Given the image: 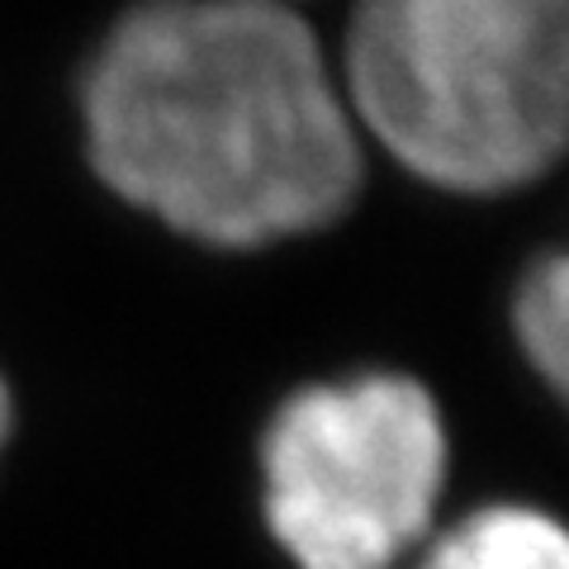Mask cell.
Masks as SVG:
<instances>
[{
    "label": "cell",
    "instance_id": "cell-1",
    "mask_svg": "<svg viewBox=\"0 0 569 569\" xmlns=\"http://www.w3.org/2000/svg\"><path fill=\"white\" fill-rule=\"evenodd\" d=\"M86 157L123 204L223 252L332 228L366 138L290 0H138L81 81Z\"/></svg>",
    "mask_w": 569,
    "mask_h": 569
},
{
    "label": "cell",
    "instance_id": "cell-2",
    "mask_svg": "<svg viewBox=\"0 0 569 569\" xmlns=\"http://www.w3.org/2000/svg\"><path fill=\"white\" fill-rule=\"evenodd\" d=\"M342 100L418 181L508 194L560 162L569 0H356Z\"/></svg>",
    "mask_w": 569,
    "mask_h": 569
},
{
    "label": "cell",
    "instance_id": "cell-3",
    "mask_svg": "<svg viewBox=\"0 0 569 569\" xmlns=\"http://www.w3.org/2000/svg\"><path fill=\"white\" fill-rule=\"evenodd\" d=\"M447 460L422 380L370 370L309 385L261 437L266 527L295 569H399L432 531Z\"/></svg>",
    "mask_w": 569,
    "mask_h": 569
},
{
    "label": "cell",
    "instance_id": "cell-4",
    "mask_svg": "<svg viewBox=\"0 0 569 569\" xmlns=\"http://www.w3.org/2000/svg\"><path fill=\"white\" fill-rule=\"evenodd\" d=\"M418 569H569V537L541 508L489 503L427 541Z\"/></svg>",
    "mask_w": 569,
    "mask_h": 569
},
{
    "label": "cell",
    "instance_id": "cell-5",
    "mask_svg": "<svg viewBox=\"0 0 569 569\" xmlns=\"http://www.w3.org/2000/svg\"><path fill=\"white\" fill-rule=\"evenodd\" d=\"M512 332L531 370L560 395L569 380V261L560 252L531 261L522 276L512 295Z\"/></svg>",
    "mask_w": 569,
    "mask_h": 569
},
{
    "label": "cell",
    "instance_id": "cell-6",
    "mask_svg": "<svg viewBox=\"0 0 569 569\" xmlns=\"http://www.w3.org/2000/svg\"><path fill=\"white\" fill-rule=\"evenodd\" d=\"M10 427H14V403H10V385L0 380V451H6V441H10Z\"/></svg>",
    "mask_w": 569,
    "mask_h": 569
}]
</instances>
